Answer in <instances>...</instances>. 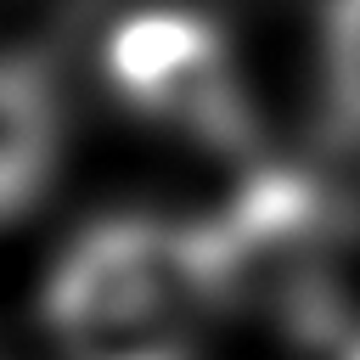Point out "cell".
Wrapping results in <instances>:
<instances>
[{
	"mask_svg": "<svg viewBox=\"0 0 360 360\" xmlns=\"http://www.w3.org/2000/svg\"><path fill=\"white\" fill-rule=\"evenodd\" d=\"M107 79L124 107L197 146L248 152L259 141L231 39L191 6H146L124 17L107 39Z\"/></svg>",
	"mask_w": 360,
	"mask_h": 360,
	"instance_id": "obj_2",
	"label": "cell"
},
{
	"mask_svg": "<svg viewBox=\"0 0 360 360\" xmlns=\"http://www.w3.org/2000/svg\"><path fill=\"white\" fill-rule=\"evenodd\" d=\"M202 309L214 281L197 225L146 214L96 219L45 281V321L68 360H191Z\"/></svg>",
	"mask_w": 360,
	"mask_h": 360,
	"instance_id": "obj_1",
	"label": "cell"
},
{
	"mask_svg": "<svg viewBox=\"0 0 360 360\" xmlns=\"http://www.w3.org/2000/svg\"><path fill=\"white\" fill-rule=\"evenodd\" d=\"M321 90L338 135L360 141V0H326L321 17Z\"/></svg>",
	"mask_w": 360,
	"mask_h": 360,
	"instance_id": "obj_4",
	"label": "cell"
},
{
	"mask_svg": "<svg viewBox=\"0 0 360 360\" xmlns=\"http://www.w3.org/2000/svg\"><path fill=\"white\" fill-rule=\"evenodd\" d=\"M62 158V107L34 62L0 56V225L28 214Z\"/></svg>",
	"mask_w": 360,
	"mask_h": 360,
	"instance_id": "obj_3",
	"label": "cell"
}]
</instances>
